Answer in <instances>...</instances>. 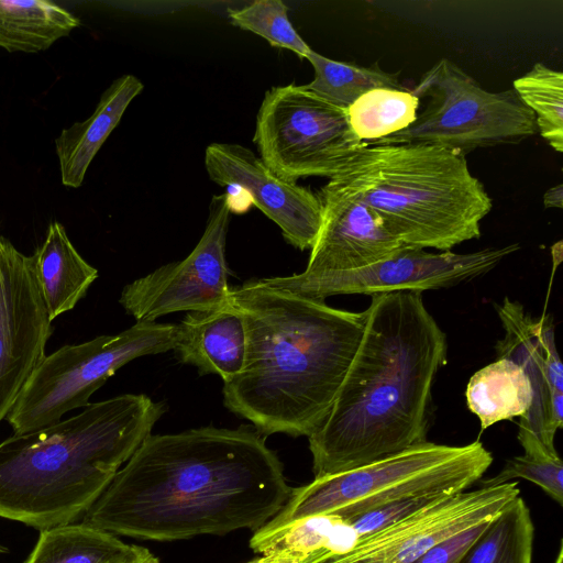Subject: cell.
Here are the masks:
<instances>
[{
  "mask_svg": "<svg viewBox=\"0 0 563 563\" xmlns=\"http://www.w3.org/2000/svg\"><path fill=\"white\" fill-rule=\"evenodd\" d=\"M291 493L257 430L202 427L150 434L82 522L113 534L173 541L258 530Z\"/></svg>",
  "mask_w": 563,
  "mask_h": 563,
  "instance_id": "6da1fadb",
  "label": "cell"
},
{
  "mask_svg": "<svg viewBox=\"0 0 563 563\" xmlns=\"http://www.w3.org/2000/svg\"><path fill=\"white\" fill-rule=\"evenodd\" d=\"M354 358L323 424L309 439L314 477L427 441L432 388L448 339L422 292L375 294Z\"/></svg>",
  "mask_w": 563,
  "mask_h": 563,
  "instance_id": "7a4b0ae2",
  "label": "cell"
},
{
  "mask_svg": "<svg viewBox=\"0 0 563 563\" xmlns=\"http://www.w3.org/2000/svg\"><path fill=\"white\" fill-rule=\"evenodd\" d=\"M246 356L223 404L262 434L310 437L325 421L354 358L365 311L336 309L250 279L230 288Z\"/></svg>",
  "mask_w": 563,
  "mask_h": 563,
  "instance_id": "3957f363",
  "label": "cell"
},
{
  "mask_svg": "<svg viewBox=\"0 0 563 563\" xmlns=\"http://www.w3.org/2000/svg\"><path fill=\"white\" fill-rule=\"evenodd\" d=\"M84 408L0 443V517L40 531L84 517L165 412L144 394Z\"/></svg>",
  "mask_w": 563,
  "mask_h": 563,
  "instance_id": "277c9868",
  "label": "cell"
},
{
  "mask_svg": "<svg viewBox=\"0 0 563 563\" xmlns=\"http://www.w3.org/2000/svg\"><path fill=\"white\" fill-rule=\"evenodd\" d=\"M405 245L451 251L478 239L493 201L464 155L431 144L364 146L330 178Z\"/></svg>",
  "mask_w": 563,
  "mask_h": 563,
  "instance_id": "5b68a950",
  "label": "cell"
},
{
  "mask_svg": "<svg viewBox=\"0 0 563 563\" xmlns=\"http://www.w3.org/2000/svg\"><path fill=\"white\" fill-rule=\"evenodd\" d=\"M493 462L479 442L446 445L423 442L368 464L314 477L291 488L284 507L262 528L274 530L319 514L343 519L398 498L423 493L457 494L482 478Z\"/></svg>",
  "mask_w": 563,
  "mask_h": 563,
  "instance_id": "8992f818",
  "label": "cell"
},
{
  "mask_svg": "<svg viewBox=\"0 0 563 563\" xmlns=\"http://www.w3.org/2000/svg\"><path fill=\"white\" fill-rule=\"evenodd\" d=\"M410 90L426 100L416 121L367 146L431 144L466 156L478 148L518 144L538 133L533 112L512 88L487 91L450 59L437 62Z\"/></svg>",
  "mask_w": 563,
  "mask_h": 563,
  "instance_id": "52a82bcc",
  "label": "cell"
},
{
  "mask_svg": "<svg viewBox=\"0 0 563 563\" xmlns=\"http://www.w3.org/2000/svg\"><path fill=\"white\" fill-rule=\"evenodd\" d=\"M177 324L137 321L114 334L64 345L37 365L5 417L15 434L49 427L134 358L174 349Z\"/></svg>",
  "mask_w": 563,
  "mask_h": 563,
  "instance_id": "ba28073f",
  "label": "cell"
},
{
  "mask_svg": "<svg viewBox=\"0 0 563 563\" xmlns=\"http://www.w3.org/2000/svg\"><path fill=\"white\" fill-rule=\"evenodd\" d=\"M253 142L269 170L289 183L330 179L366 146L352 132L346 109L296 84L265 92Z\"/></svg>",
  "mask_w": 563,
  "mask_h": 563,
  "instance_id": "9c48e42d",
  "label": "cell"
},
{
  "mask_svg": "<svg viewBox=\"0 0 563 563\" xmlns=\"http://www.w3.org/2000/svg\"><path fill=\"white\" fill-rule=\"evenodd\" d=\"M520 245L486 247L470 253L427 252L404 245L390 257L361 269L324 274H294L258 279L263 285L324 301L336 295H375L399 290L448 288L494 269Z\"/></svg>",
  "mask_w": 563,
  "mask_h": 563,
  "instance_id": "30bf717a",
  "label": "cell"
},
{
  "mask_svg": "<svg viewBox=\"0 0 563 563\" xmlns=\"http://www.w3.org/2000/svg\"><path fill=\"white\" fill-rule=\"evenodd\" d=\"M229 194L213 196L205 232L181 261L163 265L128 284L119 302L137 321L168 313L201 311L229 303L225 240L230 223Z\"/></svg>",
  "mask_w": 563,
  "mask_h": 563,
  "instance_id": "8fae6325",
  "label": "cell"
},
{
  "mask_svg": "<svg viewBox=\"0 0 563 563\" xmlns=\"http://www.w3.org/2000/svg\"><path fill=\"white\" fill-rule=\"evenodd\" d=\"M496 308L505 330L496 345L497 357L520 365L533 394L530 409L519 421L518 441L528 456L559 459L554 437L563 426V365L551 316L532 318L520 302L507 297Z\"/></svg>",
  "mask_w": 563,
  "mask_h": 563,
  "instance_id": "7c38bea8",
  "label": "cell"
},
{
  "mask_svg": "<svg viewBox=\"0 0 563 563\" xmlns=\"http://www.w3.org/2000/svg\"><path fill=\"white\" fill-rule=\"evenodd\" d=\"M520 489L509 482L438 500L373 534L325 563H410L433 547L490 520Z\"/></svg>",
  "mask_w": 563,
  "mask_h": 563,
  "instance_id": "4fadbf2b",
  "label": "cell"
},
{
  "mask_svg": "<svg viewBox=\"0 0 563 563\" xmlns=\"http://www.w3.org/2000/svg\"><path fill=\"white\" fill-rule=\"evenodd\" d=\"M52 333L32 256L0 238V421L45 357Z\"/></svg>",
  "mask_w": 563,
  "mask_h": 563,
  "instance_id": "5bb4252c",
  "label": "cell"
},
{
  "mask_svg": "<svg viewBox=\"0 0 563 563\" xmlns=\"http://www.w3.org/2000/svg\"><path fill=\"white\" fill-rule=\"evenodd\" d=\"M209 178L228 190H243L251 203L280 229L287 243L311 250L322 219L318 194L276 176L250 148L211 143L205 151Z\"/></svg>",
  "mask_w": 563,
  "mask_h": 563,
  "instance_id": "9a60e30c",
  "label": "cell"
},
{
  "mask_svg": "<svg viewBox=\"0 0 563 563\" xmlns=\"http://www.w3.org/2000/svg\"><path fill=\"white\" fill-rule=\"evenodd\" d=\"M317 194L322 219L305 273L361 269L390 257L405 245L377 212L333 180L329 179Z\"/></svg>",
  "mask_w": 563,
  "mask_h": 563,
  "instance_id": "2e32d148",
  "label": "cell"
},
{
  "mask_svg": "<svg viewBox=\"0 0 563 563\" xmlns=\"http://www.w3.org/2000/svg\"><path fill=\"white\" fill-rule=\"evenodd\" d=\"M173 351L181 363L229 383L245 363L246 330L242 314L231 301L220 308L187 312L177 324Z\"/></svg>",
  "mask_w": 563,
  "mask_h": 563,
  "instance_id": "e0dca14e",
  "label": "cell"
},
{
  "mask_svg": "<svg viewBox=\"0 0 563 563\" xmlns=\"http://www.w3.org/2000/svg\"><path fill=\"white\" fill-rule=\"evenodd\" d=\"M143 88L140 79L133 75L117 78L101 95L93 113L87 120L76 122L60 132L55 140V147L64 186H81L96 154Z\"/></svg>",
  "mask_w": 563,
  "mask_h": 563,
  "instance_id": "ac0fdd59",
  "label": "cell"
},
{
  "mask_svg": "<svg viewBox=\"0 0 563 563\" xmlns=\"http://www.w3.org/2000/svg\"><path fill=\"white\" fill-rule=\"evenodd\" d=\"M358 537L352 526L334 514H319L274 530L258 529L250 547L262 555L276 554L290 563H325L349 552Z\"/></svg>",
  "mask_w": 563,
  "mask_h": 563,
  "instance_id": "d6986e66",
  "label": "cell"
},
{
  "mask_svg": "<svg viewBox=\"0 0 563 563\" xmlns=\"http://www.w3.org/2000/svg\"><path fill=\"white\" fill-rule=\"evenodd\" d=\"M33 271L49 319L71 310L98 277L76 251L59 222H52L32 255Z\"/></svg>",
  "mask_w": 563,
  "mask_h": 563,
  "instance_id": "ffe728a7",
  "label": "cell"
},
{
  "mask_svg": "<svg viewBox=\"0 0 563 563\" xmlns=\"http://www.w3.org/2000/svg\"><path fill=\"white\" fill-rule=\"evenodd\" d=\"M150 554L106 530L71 522L42 530L25 563H136Z\"/></svg>",
  "mask_w": 563,
  "mask_h": 563,
  "instance_id": "44dd1931",
  "label": "cell"
},
{
  "mask_svg": "<svg viewBox=\"0 0 563 563\" xmlns=\"http://www.w3.org/2000/svg\"><path fill=\"white\" fill-rule=\"evenodd\" d=\"M465 397L468 409L485 430L496 422L523 417L533 394L523 368L509 358L497 357L472 375Z\"/></svg>",
  "mask_w": 563,
  "mask_h": 563,
  "instance_id": "7402d4cb",
  "label": "cell"
},
{
  "mask_svg": "<svg viewBox=\"0 0 563 563\" xmlns=\"http://www.w3.org/2000/svg\"><path fill=\"white\" fill-rule=\"evenodd\" d=\"M80 21L46 0H0V47L36 53L67 36Z\"/></svg>",
  "mask_w": 563,
  "mask_h": 563,
  "instance_id": "603a6c76",
  "label": "cell"
},
{
  "mask_svg": "<svg viewBox=\"0 0 563 563\" xmlns=\"http://www.w3.org/2000/svg\"><path fill=\"white\" fill-rule=\"evenodd\" d=\"M534 527L520 497L494 516L460 563H532Z\"/></svg>",
  "mask_w": 563,
  "mask_h": 563,
  "instance_id": "cb8c5ba5",
  "label": "cell"
},
{
  "mask_svg": "<svg viewBox=\"0 0 563 563\" xmlns=\"http://www.w3.org/2000/svg\"><path fill=\"white\" fill-rule=\"evenodd\" d=\"M420 100L410 89L374 88L346 108L349 125L366 146L408 129Z\"/></svg>",
  "mask_w": 563,
  "mask_h": 563,
  "instance_id": "d4e9b609",
  "label": "cell"
},
{
  "mask_svg": "<svg viewBox=\"0 0 563 563\" xmlns=\"http://www.w3.org/2000/svg\"><path fill=\"white\" fill-rule=\"evenodd\" d=\"M314 76L305 87L333 104L346 109L358 97L374 88L408 89L398 74L383 70L377 65L364 67L346 64L311 51L306 57Z\"/></svg>",
  "mask_w": 563,
  "mask_h": 563,
  "instance_id": "484cf974",
  "label": "cell"
},
{
  "mask_svg": "<svg viewBox=\"0 0 563 563\" xmlns=\"http://www.w3.org/2000/svg\"><path fill=\"white\" fill-rule=\"evenodd\" d=\"M512 89L533 112L538 133L559 153L563 152V74L537 63L515 79Z\"/></svg>",
  "mask_w": 563,
  "mask_h": 563,
  "instance_id": "4316f807",
  "label": "cell"
},
{
  "mask_svg": "<svg viewBox=\"0 0 563 563\" xmlns=\"http://www.w3.org/2000/svg\"><path fill=\"white\" fill-rule=\"evenodd\" d=\"M230 22L266 40L272 46L306 58L312 48L292 26L288 7L280 0H256L240 9H229Z\"/></svg>",
  "mask_w": 563,
  "mask_h": 563,
  "instance_id": "83f0119b",
  "label": "cell"
},
{
  "mask_svg": "<svg viewBox=\"0 0 563 563\" xmlns=\"http://www.w3.org/2000/svg\"><path fill=\"white\" fill-rule=\"evenodd\" d=\"M523 478L540 486L554 501H563V463L561 459L539 460L526 454L509 459L494 477L483 479L481 487Z\"/></svg>",
  "mask_w": 563,
  "mask_h": 563,
  "instance_id": "f1b7e54d",
  "label": "cell"
},
{
  "mask_svg": "<svg viewBox=\"0 0 563 563\" xmlns=\"http://www.w3.org/2000/svg\"><path fill=\"white\" fill-rule=\"evenodd\" d=\"M451 495L454 494L435 492L405 496L344 520L352 526L360 539Z\"/></svg>",
  "mask_w": 563,
  "mask_h": 563,
  "instance_id": "f546056e",
  "label": "cell"
},
{
  "mask_svg": "<svg viewBox=\"0 0 563 563\" xmlns=\"http://www.w3.org/2000/svg\"><path fill=\"white\" fill-rule=\"evenodd\" d=\"M488 521L474 526L433 547L410 563H460L465 552L478 538Z\"/></svg>",
  "mask_w": 563,
  "mask_h": 563,
  "instance_id": "4dcf8cb0",
  "label": "cell"
},
{
  "mask_svg": "<svg viewBox=\"0 0 563 563\" xmlns=\"http://www.w3.org/2000/svg\"><path fill=\"white\" fill-rule=\"evenodd\" d=\"M544 208H559L563 207V186L559 184L548 189L543 195Z\"/></svg>",
  "mask_w": 563,
  "mask_h": 563,
  "instance_id": "1f68e13d",
  "label": "cell"
},
{
  "mask_svg": "<svg viewBox=\"0 0 563 563\" xmlns=\"http://www.w3.org/2000/svg\"><path fill=\"white\" fill-rule=\"evenodd\" d=\"M247 563H290V562L288 560H286L285 558H282L276 554H265V555H261Z\"/></svg>",
  "mask_w": 563,
  "mask_h": 563,
  "instance_id": "d6a6232c",
  "label": "cell"
},
{
  "mask_svg": "<svg viewBox=\"0 0 563 563\" xmlns=\"http://www.w3.org/2000/svg\"><path fill=\"white\" fill-rule=\"evenodd\" d=\"M136 563H158V559L151 553L148 556Z\"/></svg>",
  "mask_w": 563,
  "mask_h": 563,
  "instance_id": "836d02e7",
  "label": "cell"
},
{
  "mask_svg": "<svg viewBox=\"0 0 563 563\" xmlns=\"http://www.w3.org/2000/svg\"><path fill=\"white\" fill-rule=\"evenodd\" d=\"M554 563H563V543H562V541L560 543L559 552H558Z\"/></svg>",
  "mask_w": 563,
  "mask_h": 563,
  "instance_id": "e575fe53",
  "label": "cell"
},
{
  "mask_svg": "<svg viewBox=\"0 0 563 563\" xmlns=\"http://www.w3.org/2000/svg\"><path fill=\"white\" fill-rule=\"evenodd\" d=\"M8 552H9V550L4 545L0 544V554L8 553Z\"/></svg>",
  "mask_w": 563,
  "mask_h": 563,
  "instance_id": "d590c367",
  "label": "cell"
}]
</instances>
